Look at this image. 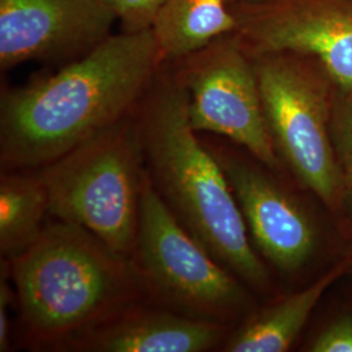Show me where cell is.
Instances as JSON below:
<instances>
[{
  "label": "cell",
  "instance_id": "7c38bea8",
  "mask_svg": "<svg viewBox=\"0 0 352 352\" xmlns=\"http://www.w3.org/2000/svg\"><path fill=\"white\" fill-rule=\"evenodd\" d=\"M349 250L336 264L295 292L270 299L232 327L222 351L286 352L307 327L329 289L350 269Z\"/></svg>",
  "mask_w": 352,
  "mask_h": 352
},
{
  "label": "cell",
  "instance_id": "5b68a950",
  "mask_svg": "<svg viewBox=\"0 0 352 352\" xmlns=\"http://www.w3.org/2000/svg\"><path fill=\"white\" fill-rule=\"evenodd\" d=\"M34 171L47 189L50 215L131 258L146 180L136 111Z\"/></svg>",
  "mask_w": 352,
  "mask_h": 352
},
{
  "label": "cell",
  "instance_id": "9a60e30c",
  "mask_svg": "<svg viewBox=\"0 0 352 352\" xmlns=\"http://www.w3.org/2000/svg\"><path fill=\"white\" fill-rule=\"evenodd\" d=\"M333 144L338 160L346 202L347 239L352 243V89L337 87L331 119Z\"/></svg>",
  "mask_w": 352,
  "mask_h": 352
},
{
  "label": "cell",
  "instance_id": "ac0fdd59",
  "mask_svg": "<svg viewBox=\"0 0 352 352\" xmlns=\"http://www.w3.org/2000/svg\"><path fill=\"white\" fill-rule=\"evenodd\" d=\"M10 264L8 260L1 261L0 276V351H10L11 349V322L10 308L16 302V292L10 283Z\"/></svg>",
  "mask_w": 352,
  "mask_h": 352
},
{
  "label": "cell",
  "instance_id": "52a82bcc",
  "mask_svg": "<svg viewBox=\"0 0 352 352\" xmlns=\"http://www.w3.org/2000/svg\"><path fill=\"white\" fill-rule=\"evenodd\" d=\"M131 261L146 302L154 305L230 327L257 308L251 289L177 222L148 173Z\"/></svg>",
  "mask_w": 352,
  "mask_h": 352
},
{
  "label": "cell",
  "instance_id": "8fae6325",
  "mask_svg": "<svg viewBox=\"0 0 352 352\" xmlns=\"http://www.w3.org/2000/svg\"><path fill=\"white\" fill-rule=\"evenodd\" d=\"M232 327L141 302L78 337L65 351H210L222 347Z\"/></svg>",
  "mask_w": 352,
  "mask_h": 352
},
{
  "label": "cell",
  "instance_id": "ba28073f",
  "mask_svg": "<svg viewBox=\"0 0 352 352\" xmlns=\"http://www.w3.org/2000/svg\"><path fill=\"white\" fill-rule=\"evenodd\" d=\"M170 64L187 90L189 122L197 133L221 136L287 174L269 133L252 58L235 32Z\"/></svg>",
  "mask_w": 352,
  "mask_h": 352
},
{
  "label": "cell",
  "instance_id": "4fadbf2b",
  "mask_svg": "<svg viewBox=\"0 0 352 352\" xmlns=\"http://www.w3.org/2000/svg\"><path fill=\"white\" fill-rule=\"evenodd\" d=\"M236 26L228 0H166L151 32L170 63L234 33Z\"/></svg>",
  "mask_w": 352,
  "mask_h": 352
},
{
  "label": "cell",
  "instance_id": "9c48e42d",
  "mask_svg": "<svg viewBox=\"0 0 352 352\" xmlns=\"http://www.w3.org/2000/svg\"><path fill=\"white\" fill-rule=\"evenodd\" d=\"M230 7L250 56L278 51L311 55L337 87L352 89V0H261Z\"/></svg>",
  "mask_w": 352,
  "mask_h": 352
},
{
  "label": "cell",
  "instance_id": "e0dca14e",
  "mask_svg": "<svg viewBox=\"0 0 352 352\" xmlns=\"http://www.w3.org/2000/svg\"><path fill=\"white\" fill-rule=\"evenodd\" d=\"M122 24V32L151 30L166 0H102Z\"/></svg>",
  "mask_w": 352,
  "mask_h": 352
},
{
  "label": "cell",
  "instance_id": "2e32d148",
  "mask_svg": "<svg viewBox=\"0 0 352 352\" xmlns=\"http://www.w3.org/2000/svg\"><path fill=\"white\" fill-rule=\"evenodd\" d=\"M300 351L352 352V299L334 304L316 321Z\"/></svg>",
  "mask_w": 352,
  "mask_h": 352
},
{
  "label": "cell",
  "instance_id": "7a4b0ae2",
  "mask_svg": "<svg viewBox=\"0 0 352 352\" xmlns=\"http://www.w3.org/2000/svg\"><path fill=\"white\" fill-rule=\"evenodd\" d=\"M136 122L151 186L177 222L254 295L276 298L226 175L190 126L188 94L171 64L140 102Z\"/></svg>",
  "mask_w": 352,
  "mask_h": 352
},
{
  "label": "cell",
  "instance_id": "d6986e66",
  "mask_svg": "<svg viewBox=\"0 0 352 352\" xmlns=\"http://www.w3.org/2000/svg\"><path fill=\"white\" fill-rule=\"evenodd\" d=\"M349 254H350V258H351V263H350V269H349V273L346 277H350L352 279V243L349 245Z\"/></svg>",
  "mask_w": 352,
  "mask_h": 352
},
{
  "label": "cell",
  "instance_id": "3957f363",
  "mask_svg": "<svg viewBox=\"0 0 352 352\" xmlns=\"http://www.w3.org/2000/svg\"><path fill=\"white\" fill-rule=\"evenodd\" d=\"M8 264L23 336L34 350L65 351L85 333L148 302L131 258L59 219Z\"/></svg>",
  "mask_w": 352,
  "mask_h": 352
},
{
  "label": "cell",
  "instance_id": "8992f818",
  "mask_svg": "<svg viewBox=\"0 0 352 352\" xmlns=\"http://www.w3.org/2000/svg\"><path fill=\"white\" fill-rule=\"evenodd\" d=\"M239 205L252 244L270 270L298 278L349 250L321 202L291 176L231 144L209 146Z\"/></svg>",
  "mask_w": 352,
  "mask_h": 352
},
{
  "label": "cell",
  "instance_id": "277c9868",
  "mask_svg": "<svg viewBox=\"0 0 352 352\" xmlns=\"http://www.w3.org/2000/svg\"><path fill=\"white\" fill-rule=\"evenodd\" d=\"M251 58L280 162L321 202L349 241L343 182L331 133L337 84L311 55L278 51Z\"/></svg>",
  "mask_w": 352,
  "mask_h": 352
},
{
  "label": "cell",
  "instance_id": "6da1fadb",
  "mask_svg": "<svg viewBox=\"0 0 352 352\" xmlns=\"http://www.w3.org/2000/svg\"><path fill=\"white\" fill-rule=\"evenodd\" d=\"M166 63L151 30L111 34L0 101L1 171L37 170L139 107Z\"/></svg>",
  "mask_w": 352,
  "mask_h": 352
},
{
  "label": "cell",
  "instance_id": "ffe728a7",
  "mask_svg": "<svg viewBox=\"0 0 352 352\" xmlns=\"http://www.w3.org/2000/svg\"><path fill=\"white\" fill-rule=\"evenodd\" d=\"M261 0H228V4H236V3H256Z\"/></svg>",
  "mask_w": 352,
  "mask_h": 352
},
{
  "label": "cell",
  "instance_id": "30bf717a",
  "mask_svg": "<svg viewBox=\"0 0 352 352\" xmlns=\"http://www.w3.org/2000/svg\"><path fill=\"white\" fill-rule=\"evenodd\" d=\"M115 21L102 0H0V68L69 63L110 37Z\"/></svg>",
  "mask_w": 352,
  "mask_h": 352
},
{
  "label": "cell",
  "instance_id": "5bb4252c",
  "mask_svg": "<svg viewBox=\"0 0 352 352\" xmlns=\"http://www.w3.org/2000/svg\"><path fill=\"white\" fill-rule=\"evenodd\" d=\"M50 214L49 193L34 170L1 171L0 252L11 260L41 236Z\"/></svg>",
  "mask_w": 352,
  "mask_h": 352
}]
</instances>
